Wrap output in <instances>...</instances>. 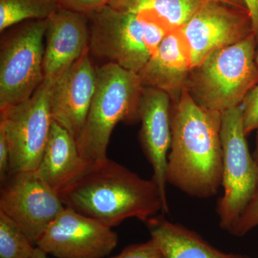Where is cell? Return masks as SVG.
Here are the masks:
<instances>
[{"label": "cell", "mask_w": 258, "mask_h": 258, "mask_svg": "<svg viewBox=\"0 0 258 258\" xmlns=\"http://www.w3.org/2000/svg\"><path fill=\"white\" fill-rule=\"evenodd\" d=\"M53 81L44 79L26 101L0 109V129L10 152V175L35 171L46 147L52 123Z\"/></svg>", "instance_id": "cell-8"}, {"label": "cell", "mask_w": 258, "mask_h": 258, "mask_svg": "<svg viewBox=\"0 0 258 258\" xmlns=\"http://www.w3.org/2000/svg\"><path fill=\"white\" fill-rule=\"evenodd\" d=\"M202 4L201 0H112L108 5L152 19L172 32L184 26Z\"/></svg>", "instance_id": "cell-18"}, {"label": "cell", "mask_w": 258, "mask_h": 258, "mask_svg": "<svg viewBox=\"0 0 258 258\" xmlns=\"http://www.w3.org/2000/svg\"><path fill=\"white\" fill-rule=\"evenodd\" d=\"M164 258H250L217 249L195 231L157 215L145 222Z\"/></svg>", "instance_id": "cell-16"}, {"label": "cell", "mask_w": 258, "mask_h": 258, "mask_svg": "<svg viewBox=\"0 0 258 258\" xmlns=\"http://www.w3.org/2000/svg\"><path fill=\"white\" fill-rule=\"evenodd\" d=\"M201 1L203 3H207V2H220V3L232 5V6L240 8V9L247 10L244 0H201Z\"/></svg>", "instance_id": "cell-27"}, {"label": "cell", "mask_w": 258, "mask_h": 258, "mask_svg": "<svg viewBox=\"0 0 258 258\" xmlns=\"http://www.w3.org/2000/svg\"><path fill=\"white\" fill-rule=\"evenodd\" d=\"M10 176V152L8 141L0 129V181L5 183Z\"/></svg>", "instance_id": "cell-25"}, {"label": "cell", "mask_w": 258, "mask_h": 258, "mask_svg": "<svg viewBox=\"0 0 258 258\" xmlns=\"http://www.w3.org/2000/svg\"><path fill=\"white\" fill-rule=\"evenodd\" d=\"M143 88L137 73L113 63L97 68L96 91L86 123L76 140L85 162L107 157L110 138L117 123L140 120L139 101Z\"/></svg>", "instance_id": "cell-3"}, {"label": "cell", "mask_w": 258, "mask_h": 258, "mask_svg": "<svg viewBox=\"0 0 258 258\" xmlns=\"http://www.w3.org/2000/svg\"><path fill=\"white\" fill-rule=\"evenodd\" d=\"M97 68L89 50L54 83L51 95L52 120L76 140L86 123L96 91Z\"/></svg>", "instance_id": "cell-12"}, {"label": "cell", "mask_w": 258, "mask_h": 258, "mask_svg": "<svg viewBox=\"0 0 258 258\" xmlns=\"http://www.w3.org/2000/svg\"><path fill=\"white\" fill-rule=\"evenodd\" d=\"M171 108L169 95L154 88H143L139 107L142 122L139 138L144 154L152 167V179L166 205V169L171 144Z\"/></svg>", "instance_id": "cell-13"}, {"label": "cell", "mask_w": 258, "mask_h": 258, "mask_svg": "<svg viewBox=\"0 0 258 258\" xmlns=\"http://www.w3.org/2000/svg\"><path fill=\"white\" fill-rule=\"evenodd\" d=\"M179 31L189 52L191 69L212 52L254 34L248 10L220 2L203 3Z\"/></svg>", "instance_id": "cell-10"}, {"label": "cell", "mask_w": 258, "mask_h": 258, "mask_svg": "<svg viewBox=\"0 0 258 258\" xmlns=\"http://www.w3.org/2000/svg\"><path fill=\"white\" fill-rule=\"evenodd\" d=\"M220 136L224 192L217 202L216 210L220 227L231 234L258 184V165L246 140L241 106L222 113Z\"/></svg>", "instance_id": "cell-6"}, {"label": "cell", "mask_w": 258, "mask_h": 258, "mask_svg": "<svg viewBox=\"0 0 258 258\" xmlns=\"http://www.w3.org/2000/svg\"><path fill=\"white\" fill-rule=\"evenodd\" d=\"M166 181L189 196L208 199L222 186V113L198 106L186 90L171 101Z\"/></svg>", "instance_id": "cell-2"}, {"label": "cell", "mask_w": 258, "mask_h": 258, "mask_svg": "<svg viewBox=\"0 0 258 258\" xmlns=\"http://www.w3.org/2000/svg\"><path fill=\"white\" fill-rule=\"evenodd\" d=\"M35 247L14 222L0 212V258H30Z\"/></svg>", "instance_id": "cell-20"}, {"label": "cell", "mask_w": 258, "mask_h": 258, "mask_svg": "<svg viewBox=\"0 0 258 258\" xmlns=\"http://www.w3.org/2000/svg\"><path fill=\"white\" fill-rule=\"evenodd\" d=\"M85 161L73 136L52 120L48 141L36 171L37 175L58 193L79 174Z\"/></svg>", "instance_id": "cell-17"}, {"label": "cell", "mask_w": 258, "mask_h": 258, "mask_svg": "<svg viewBox=\"0 0 258 258\" xmlns=\"http://www.w3.org/2000/svg\"><path fill=\"white\" fill-rule=\"evenodd\" d=\"M254 34L212 52L190 71L185 89L205 109L223 113L240 106L258 83Z\"/></svg>", "instance_id": "cell-4"}, {"label": "cell", "mask_w": 258, "mask_h": 258, "mask_svg": "<svg viewBox=\"0 0 258 258\" xmlns=\"http://www.w3.org/2000/svg\"><path fill=\"white\" fill-rule=\"evenodd\" d=\"M90 55L139 74L169 33L143 15L110 5L88 17Z\"/></svg>", "instance_id": "cell-5"}, {"label": "cell", "mask_w": 258, "mask_h": 258, "mask_svg": "<svg viewBox=\"0 0 258 258\" xmlns=\"http://www.w3.org/2000/svg\"><path fill=\"white\" fill-rule=\"evenodd\" d=\"M62 9L89 17L110 4L112 0H52Z\"/></svg>", "instance_id": "cell-23"}, {"label": "cell", "mask_w": 258, "mask_h": 258, "mask_svg": "<svg viewBox=\"0 0 258 258\" xmlns=\"http://www.w3.org/2000/svg\"><path fill=\"white\" fill-rule=\"evenodd\" d=\"M118 242L112 227L66 207L36 246L57 258H104Z\"/></svg>", "instance_id": "cell-11"}, {"label": "cell", "mask_w": 258, "mask_h": 258, "mask_svg": "<svg viewBox=\"0 0 258 258\" xmlns=\"http://www.w3.org/2000/svg\"><path fill=\"white\" fill-rule=\"evenodd\" d=\"M58 195L66 208L112 228L127 219L145 222L159 212L169 213L154 179L108 157L85 163Z\"/></svg>", "instance_id": "cell-1"}, {"label": "cell", "mask_w": 258, "mask_h": 258, "mask_svg": "<svg viewBox=\"0 0 258 258\" xmlns=\"http://www.w3.org/2000/svg\"><path fill=\"white\" fill-rule=\"evenodd\" d=\"M252 22L253 33L258 46V0H244Z\"/></svg>", "instance_id": "cell-26"}, {"label": "cell", "mask_w": 258, "mask_h": 258, "mask_svg": "<svg viewBox=\"0 0 258 258\" xmlns=\"http://www.w3.org/2000/svg\"><path fill=\"white\" fill-rule=\"evenodd\" d=\"M241 108L246 136L258 130V83L244 98Z\"/></svg>", "instance_id": "cell-22"}, {"label": "cell", "mask_w": 258, "mask_h": 258, "mask_svg": "<svg viewBox=\"0 0 258 258\" xmlns=\"http://www.w3.org/2000/svg\"><path fill=\"white\" fill-rule=\"evenodd\" d=\"M191 69L187 47L177 30L166 35L138 75L144 88L163 91L173 102L181 96Z\"/></svg>", "instance_id": "cell-15"}, {"label": "cell", "mask_w": 258, "mask_h": 258, "mask_svg": "<svg viewBox=\"0 0 258 258\" xmlns=\"http://www.w3.org/2000/svg\"><path fill=\"white\" fill-rule=\"evenodd\" d=\"M111 258H164L157 244L150 239L143 243L131 244Z\"/></svg>", "instance_id": "cell-24"}, {"label": "cell", "mask_w": 258, "mask_h": 258, "mask_svg": "<svg viewBox=\"0 0 258 258\" xmlns=\"http://www.w3.org/2000/svg\"><path fill=\"white\" fill-rule=\"evenodd\" d=\"M255 60H256V63H257V66H258V46L257 47V50H256Z\"/></svg>", "instance_id": "cell-30"}, {"label": "cell", "mask_w": 258, "mask_h": 258, "mask_svg": "<svg viewBox=\"0 0 258 258\" xmlns=\"http://www.w3.org/2000/svg\"><path fill=\"white\" fill-rule=\"evenodd\" d=\"M258 226V184L253 196L230 235L240 237Z\"/></svg>", "instance_id": "cell-21"}, {"label": "cell", "mask_w": 258, "mask_h": 258, "mask_svg": "<svg viewBox=\"0 0 258 258\" xmlns=\"http://www.w3.org/2000/svg\"><path fill=\"white\" fill-rule=\"evenodd\" d=\"M30 258H48L47 254L38 247H35V250Z\"/></svg>", "instance_id": "cell-28"}, {"label": "cell", "mask_w": 258, "mask_h": 258, "mask_svg": "<svg viewBox=\"0 0 258 258\" xmlns=\"http://www.w3.org/2000/svg\"><path fill=\"white\" fill-rule=\"evenodd\" d=\"M47 20L20 23L2 42L0 109L26 101L43 82Z\"/></svg>", "instance_id": "cell-7"}, {"label": "cell", "mask_w": 258, "mask_h": 258, "mask_svg": "<svg viewBox=\"0 0 258 258\" xmlns=\"http://www.w3.org/2000/svg\"><path fill=\"white\" fill-rule=\"evenodd\" d=\"M64 208L58 193L45 184L36 171L12 174L2 184L0 212L35 246Z\"/></svg>", "instance_id": "cell-9"}, {"label": "cell", "mask_w": 258, "mask_h": 258, "mask_svg": "<svg viewBox=\"0 0 258 258\" xmlns=\"http://www.w3.org/2000/svg\"><path fill=\"white\" fill-rule=\"evenodd\" d=\"M59 8L52 0H0V32L24 22L47 20Z\"/></svg>", "instance_id": "cell-19"}, {"label": "cell", "mask_w": 258, "mask_h": 258, "mask_svg": "<svg viewBox=\"0 0 258 258\" xmlns=\"http://www.w3.org/2000/svg\"><path fill=\"white\" fill-rule=\"evenodd\" d=\"M257 136H256V141H255V148H254V150L253 152V157L254 160H255L256 163L258 165V130L257 131Z\"/></svg>", "instance_id": "cell-29"}, {"label": "cell", "mask_w": 258, "mask_h": 258, "mask_svg": "<svg viewBox=\"0 0 258 258\" xmlns=\"http://www.w3.org/2000/svg\"><path fill=\"white\" fill-rule=\"evenodd\" d=\"M45 40L44 79L55 82L88 50V17L59 8L47 19Z\"/></svg>", "instance_id": "cell-14"}]
</instances>
